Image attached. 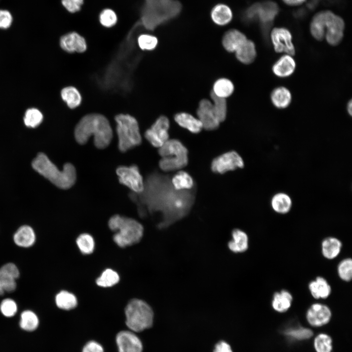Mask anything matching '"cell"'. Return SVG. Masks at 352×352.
<instances>
[{"mask_svg":"<svg viewBox=\"0 0 352 352\" xmlns=\"http://www.w3.org/2000/svg\"><path fill=\"white\" fill-rule=\"evenodd\" d=\"M116 341L119 352H142L141 341L133 332L128 330L119 332Z\"/></svg>","mask_w":352,"mask_h":352,"instance_id":"15","label":"cell"},{"mask_svg":"<svg viewBox=\"0 0 352 352\" xmlns=\"http://www.w3.org/2000/svg\"><path fill=\"white\" fill-rule=\"evenodd\" d=\"M93 137L95 146L100 149L107 147L113 136L112 130L108 119L99 113H90L83 116L74 129V137L78 143L85 144Z\"/></svg>","mask_w":352,"mask_h":352,"instance_id":"2","label":"cell"},{"mask_svg":"<svg viewBox=\"0 0 352 352\" xmlns=\"http://www.w3.org/2000/svg\"><path fill=\"white\" fill-rule=\"evenodd\" d=\"M270 99L273 105L277 108L284 109L288 107L291 102L290 91L285 87L275 88L271 92Z\"/></svg>","mask_w":352,"mask_h":352,"instance_id":"25","label":"cell"},{"mask_svg":"<svg viewBox=\"0 0 352 352\" xmlns=\"http://www.w3.org/2000/svg\"><path fill=\"white\" fill-rule=\"evenodd\" d=\"M99 22L105 27H111L117 23V15L111 9H105L99 15Z\"/></svg>","mask_w":352,"mask_h":352,"instance_id":"43","label":"cell"},{"mask_svg":"<svg viewBox=\"0 0 352 352\" xmlns=\"http://www.w3.org/2000/svg\"><path fill=\"white\" fill-rule=\"evenodd\" d=\"M4 293L5 292L0 284V296L3 295Z\"/></svg>","mask_w":352,"mask_h":352,"instance_id":"54","label":"cell"},{"mask_svg":"<svg viewBox=\"0 0 352 352\" xmlns=\"http://www.w3.org/2000/svg\"><path fill=\"white\" fill-rule=\"evenodd\" d=\"M270 39L275 51L293 56L295 49L290 31L285 27H275L270 33Z\"/></svg>","mask_w":352,"mask_h":352,"instance_id":"12","label":"cell"},{"mask_svg":"<svg viewBox=\"0 0 352 352\" xmlns=\"http://www.w3.org/2000/svg\"><path fill=\"white\" fill-rule=\"evenodd\" d=\"M0 284L4 292H12L17 287L16 280L2 273L0 270Z\"/></svg>","mask_w":352,"mask_h":352,"instance_id":"45","label":"cell"},{"mask_svg":"<svg viewBox=\"0 0 352 352\" xmlns=\"http://www.w3.org/2000/svg\"><path fill=\"white\" fill-rule=\"evenodd\" d=\"M80 251L84 254H90L94 250V241L92 237L87 233L82 234L76 240Z\"/></svg>","mask_w":352,"mask_h":352,"instance_id":"39","label":"cell"},{"mask_svg":"<svg viewBox=\"0 0 352 352\" xmlns=\"http://www.w3.org/2000/svg\"><path fill=\"white\" fill-rule=\"evenodd\" d=\"M214 352H232V351L227 343L221 341L216 345Z\"/></svg>","mask_w":352,"mask_h":352,"instance_id":"51","label":"cell"},{"mask_svg":"<svg viewBox=\"0 0 352 352\" xmlns=\"http://www.w3.org/2000/svg\"><path fill=\"white\" fill-rule=\"evenodd\" d=\"M331 342V339L329 335L321 333L315 338L314 347L317 352H330Z\"/></svg>","mask_w":352,"mask_h":352,"instance_id":"42","label":"cell"},{"mask_svg":"<svg viewBox=\"0 0 352 352\" xmlns=\"http://www.w3.org/2000/svg\"><path fill=\"white\" fill-rule=\"evenodd\" d=\"M60 45L63 50L68 53H83L87 48L85 38L75 32L62 36L60 40Z\"/></svg>","mask_w":352,"mask_h":352,"instance_id":"17","label":"cell"},{"mask_svg":"<svg viewBox=\"0 0 352 352\" xmlns=\"http://www.w3.org/2000/svg\"><path fill=\"white\" fill-rule=\"evenodd\" d=\"M172 185L177 191L189 190L194 185L192 176L185 171H180L175 174L172 178Z\"/></svg>","mask_w":352,"mask_h":352,"instance_id":"32","label":"cell"},{"mask_svg":"<svg viewBox=\"0 0 352 352\" xmlns=\"http://www.w3.org/2000/svg\"><path fill=\"white\" fill-rule=\"evenodd\" d=\"M344 29L343 19L330 10L317 13L310 24V31L313 37L318 41L325 38L331 45H336L341 42Z\"/></svg>","mask_w":352,"mask_h":352,"instance_id":"3","label":"cell"},{"mask_svg":"<svg viewBox=\"0 0 352 352\" xmlns=\"http://www.w3.org/2000/svg\"><path fill=\"white\" fill-rule=\"evenodd\" d=\"M286 4L290 6L299 5L304 3L307 0H282Z\"/></svg>","mask_w":352,"mask_h":352,"instance_id":"52","label":"cell"},{"mask_svg":"<svg viewBox=\"0 0 352 352\" xmlns=\"http://www.w3.org/2000/svg\"><path fill=\"white\" fill-rule=\"evenodd\" d=\"M82 352H104V349L98 343L94 341H91L85 345Z\"/></svg>","mask_w":352,"mask_h":352,"instance_id":"50","label":"cell"},{"mask_svg":"<svg viewBox=\"0 0 352 352\" xmlns=\"http://www.w3.org/2000/svg\"><path fill=\"white\" fill-rule=\"evenodd\" d=\"M279 12L277 4L271 1L255 3L250 6L246 12L249 19L258 17L264 23H269L274 20Z\"/></svg>","mask_w":352,"mask_h":352,"instance_id":"13","label":"cell"},{"mask_svg":"<svg viewBox=\"0 0 352 352\" xmlns=\"http://www.w3.org/2000/svg\"><path fill=\"white\" fill-rule=\"evenodd\" d=\"M109 228L115 232L113 241L121 247L130 246L138 242L143 235L142 225L136 220L115 215L108 222Z\"/></svg>","mask_w":352,"mask_h":352,"instance_id":"6","label":"cell"},{"mask_svg":"<svg viewBox=\"0 0 352 352\" xmlns=\"http://www.w3.org/2000/svg\"><path fill=\"white\" fill-rule=\"evenodd\" d=\"M210 97L214 113L220 123L225 120L227 115V105L226 99L216 96L212 91Z\"/></svg>","mask_w":352,"mask_h":352,"instance_id":"34","label":"cell"},{"mask_svg":"<svg viewBox=\"0 0 352 352\" xmlns=\"http://www.w3.org/2000/svg\"><path fill=\"white\" fill-rule=\"evenodd\" d=\"M17 310V305L15 301L12 299H5L0 303V310L1 313L6 317H10L14 316Z\"/></svg>","mask_w":352,"mask_h":352,"instance_id":"44","label":"cell"},{"mask_svg":"<svg viewBox=\"0 0 352 352\" xmlns=\"http://www.w3.org/2000/svg\"><path fill=\"white\" fill-rule=\"evenodd\" d=\"M234 90L233 83L228 79L221 78L215 82L212 91L216 96L226 99L233 93Z\"/></svg>","mask_w":352,"mask_h":352,"instance_id":"33","label":"cell"},{"mask_svg":"<svg viewBox=\"0 0 352 352\" xmlns=\"http://www.w3.org/2000/svg\"><path fill=\"white\" fill-rule=\"evenodd\" d=\"M296 68V63L292 56L285 54L273 64L272 70L280 78H286L291 75Z\"/></svg>","mask_w":352,"mask_h":352,"instance_id":"19","label":"cell"},{"mask_svg":"<svg viewBox=\"0 0 352 352\" xmlns=\"http://www.w3.org/2000/svg\"><path fill=\"white\" fill-rule=\"evenodd\" d=\"M286 334L298 339H305L310 338L313 334L312 331L308 329L300 328L290 330Z\"/></svg>","mask_w":352,"mask_h":352,"instance_id":"46","label":"cell"},{"mask_svg":"<svg viewBox=\"0 0 352 352\" xmlns=\"http://www.w3.org/2000/svg\"><path fill=\"white\" fill-rule=\"evenodd\" d=\"M32 166L36 171L59 188L69 189L76 181V169L71 163L65 164L63 169L60 170L44 153L38 154Z\"/></svg>","mask_w":352,"mask_h":352,"instance_id":"4","label":"cell"},{"mask_svg":"<svg viewBox=\"0 0 352 352\" xmlns=\"http://www.w3.org/2000/svg\"><path fill=\"white\" fill-rule=\"evenodd\" d=\"M271 205L274 211L284 214L290 211L292 206V200L286 194L279 193L272 197Z\"/></svg>","mask_w":352,"mask_h":352,"instance_id":"30","label":"cell"},{"mask_svg":"<svg viewBox=\"0 0 352 352\" xmlns=\"http://www.w3.org/2000/svg\"><path fill=\"white\" fill-rule=\"evenodd\" d=\"M347 110L348 113L351 116H352V100H350L348 102V103L347 106Z\"/></svg>","mask_w":352,"mask_h":352,"instance_id":"53","label":"cell"},{"mask_svg":"<svg viewBox=\"0 0 352 352\" xmlns=\"http://www.w3.org/2000/svg\"><path fill=\"white\" fill-rule=\"evenodd\" d=\"M116 173L119 182L130 189L134 193L139 194L144 191L145 182L136 165L119 166Z\"/></svg>","mask_w":352,"mask_h":352,"instance_id":"9","label":"cell"},{"mask_svg":"<svg viewBox=\"0 0 352 352\" xmlns=\"http://www.w3.org/2000/svg\"><path fill=\"white\" fill-rule=\"evenodd\" d=\"M39 320L37 315L33 311L26 310L21 314L20 325L26 331H33L38 327Z\"/></svg>","mask_w":352,"mask_h":352,"instance_id":"36","label":"cell"},{"mask_svg":"<svg viewBox=\"0 0 352 352\" xmlns=\"http://www.w3.org/2000/svg\"><path fill=\"white\" fill-rule=\"evenodd\" d=\"M0 271L4 275L16 280L20 277V271L18 267L12 263H8L0 268Z\"/></svg>","mask_w":352,"mask_h":352,"instance_id":"47","label":"cell"},{"mask_svg":"<svg viewBox=\"0 0 352 352\" xmlns=\"http://www.w3.org/2000/svg\"><path fill=\"white\" fill-rule=\"evenodd\" d=\"M174 119L179 126L192 133H198L203 129L199 119L187 112H181L176 114Z\"/></svg>","mask_w":352,"mask_h":352,"instance_id":"22","label":"cell"},{"mask_svg":"<svg viewBox=\"0 0 352 352\" xmlns=\"http://www.w3.org/2000/svg\"><path fill=\"white\" fill-rule=\"evenodd\" d=\"M137 44L142 50L151 51L156 47L158 44L157 38L148 34H142L137 38Z\"/></svg>","mask_w":352,"mask_h":352,"instance_id":"40","label":"cell"},{"mask_svg":"<svg viewBox=\"0 0 352 352\" xmlns=\"http://www.w3.org/2000/svg\"><path fill=\"white\" fill-rule=\"evenodd\" d=\"M293 301L291 293L286 290L275 292L272 300V306L274 310L279 312H284L290 307Z\"/></svg>","mask_w":352,"mask_h":352,"instance_id":"27","label":"cell"},{"mask_svg":"<svg viewBox=\"0 0 352 352\" xmlns=\"http://www.w3.org/2000/svg\"><path fill=\"white\" fill-rule=\"evenodd\" d=\"M13 241L18 246L28 248L36 241V235L33 228L28 225L20 227L13 236Z\"/></svg>","mask_w":352,"mask_h":352,"instance_id":"21","label":"cell"},{"mask_svg":"<svg viewBox=\"0 0 352 352\" xmlns=\"http://www.w3.org/2000/svg\"><path fill=\"white\" fill-rule=\"evenodd\" d=\"M119 280V276L116 271L111 269H107L97 279L96 282L100 286L108 287L115 285Z\"/></svg>","mask_w":352,"mask_h":352,"instance_id":"38","label":"cell"},{"mask_svg":"<svg viewBox=\"0 0 352 352\" xmlns=\"http://www.w3.org/2000/svg\"><path fill=\"white\" fill-rule=\"evenodd\" d=\"M308 288L311 295L316 299H326L331 293L330 284L325 278L320 276L311 281Z\"/></svg>","mask_w":352,"mask_h":352,"instance_id":"24","label":"cell"},{"mask_svg":"<svg viewBox=\"0 0 352 352\" xmlns=\"http://www.w3.org/2000/svg\"><path fill=\"white\" fill-rule=\"evenodd\" d=\"M247 40V37L243 33L238 30L233 29L225 33L222 44L226 51L235 52Z\"/></svg>","mask_w":352,"mask_h":352,"instance_id":"20","label":"cell"},{"mask_svg":"<svg viewBox=\"0 0 352 352\" xmlns=\"http://www.w3.org/2000/svg\"><path fill=\"white\" fill-rule=\"evenodd\" d=\"M62 100L70 109H75L81 103L82 96L78 90L72 86L66 87L61 91Z\"/></svg>","mask_w":352,"mask_h":352,"instance_id":"31","label":"cell"},{"mask_svg":"<svg viewBox=\"0 0 352 352\" xmlns=\"http://www.w3.org/2000/svg\"><path fill=\"white\" fill-rule=\"evenodd\" d=\"M244 164L242 157L235 151H230L215 158L211 163V170L222 174L238 168H242Z\"/></svg>","mask_w":352,"mask_h":352,"instance_id":"11","label":"cell"},{"mask_svg":"<svg viewBox=\"0 0 352 352\" xmlns=\"http://www.w3.org/2000/svg\"><path fill=\"white\" fill-rule=\"evenodd\" d=\"M197 114L203 129L212 131L219 127L220 123L214 113L211 101L206 99L201 100L199 103Z\"/></svg>","mask_w":352,"mask_h":352,"instance_id":"14","label":"cell"},{"mask_svg":"<svg viewBox=\"0 0 352 352\" xmlns=\"http://www.w3.org/2000/svg\"><path fill=\"white\" fill-rule=\"evenodd\" d=\"M162 157H170L187 159L188 150L183 144L177 139H168L158 149Z\"/></svg>","mask_w":352,"mask_h":352,"instance_id":"18","label":"cell"},{"mask_svg":"<svg viewBox=\"0 0 352 352\" xmlns=\"http://www.w3.org/2000/svg\"><path fill=\"white\" fill-rule=\"evenodd\" d=\"M84 3V0H62L63 6L70 13L79 11Z\"/></svg>","mask_w":352,"mask_h":352,"instance_id":"48","label":"cell"},{"mask_svg":"<svg viewBox=\"0 0 352 352\" xmlns=\"http://www.w3.org/2000/svg\"><path fill=\"white\" fill-rule=\"evenodd\" d=\"M170 121L164 115L159 116L144 133L146 139L154 147L160 148L169 139Z\"/></svg>","mask_w":352,"mask_h":352,"instance_id":"10","label":"cell"},{"mask_svg":"<svg viewBox=\"0 0 352 352\" xmlns=\"http://www.w3.org/2000/svg\"><path fill=\"white\" fill-rule=\"evenodd\" d=\"M237 59L242 63L250 64L255 60L257 53L255 44L247 40L235 52Z\"/></svg>","mask_w":352,"mask_h":352,"instance_id":"26","label":"cell"},{"mask_svg":"<svg viewBox=\"0 0 352 352\" xmlns=\"http://www.w3.org/2000/svg\"><path fill=\"white\" fill-rule=\"evenodd\" d=\"M181 10L176 0H145L143 10L142 24L153 30L177 16Z\"/></svg>","mask_w":352,"mask_h":352,"instance_id":"5","label":"cell"},{"mask_svg":"<svg viewBox=\"0 0 352 352\" xmlns=\"http://www.w3.org/2000/svg\"><path fill=\"white\" fill-rule=\"evenodd\" d=\"M116 131L118 136V148L122 153L139 145L142 137L137 121L128 114H119L115 116Z\"/></svg>","mask_w":352,"mask_h":352,"instance_id":"7","label":"cell"},{"mask_svg":"<svg viewBox=\"0 0 352 352\" xmlns=\"http://www.w3.org/2000/svg\"><path fill=\"white\" fill-rule=\"evenodd\" d=\"M331 316L330 308L321 303L312 304L308 309L306 315L308 322L314 327H320L327 324Z\"/></svg>","mask_w":352,"mask_h":352,"instance_id":"16","label":"cell"},{"mask_svg":"<svg viewBox=\"0 0 352 352\" xmlns=\"http://www.w3.org/2000/svg\"><path fill=\"white\" fill-rule=\"evenodd\" d=\"M188 190L177 191L172 185L167 193L158 192L145 183L144 191L140 194L145 196L149 211L161 212L162 220L158 223L159 229L168 227L181 219L189 212L193 195Z\"/></svg>","mask_w":352,"mask_h":352,"instance_id":"1","label":"cell"},{"mask_svg":"<svg viewBox=\"0 0 352 352\" xmlns=\"http://www.w3.org/2000/svg\"><path fill=\"white\" fill-rule=\"evenodd\" d=\"M337 272L339 277L343 281H350L352 277V260L346 258L338 265Z\"/></svg>","mask_w":352,"mask_h":352,"instance_id":"41","label":"cell"},{"mask_svg":"<svg viewBox=\"0 0 352 352\" xmlns=\"http://www.w3.org/2000/svg\"><path fill=\"white\" fill-rule=\"evenodd\" d=\"M43 119V114L39 109L31 108L25 111L23 116V122L26 127L35 128L41 124Z\"/></svg>","mask_w":352,"mask_h":352,"instance_id":"37","label":"cell"},{"mask_svg":"<svg viewBox=\"0 0 352 352\" xmlns=\"http://www.w3.org/2000/svg\"><path fill=\"white\" fill-rule=\"evenodd\" d=\"M342 248V242L334 237H328L322 242L323 255L328 259H333L340 253Z\"/></svg>","mask_w":352,"mask_h":352,"instance_id":"29","label":"cell"},{"mask_svg":"<svg viewBox=\"0 0 352 352\" xmlns=\"http://www.w3.org/2000/svg\"><path fill=\"white\" fill-rule=\"evenodd\" d=\"M232 240L227 246L229 249L233 253H242L248 247V237L247 234L240 229H235L231 233Z\"/></svg>","mask_w":352,"mask_h":352,"instance_id":"23","label":"cell"},{"mask_svg":"<svg viewBox=\"0 0 352 352\" xmlns=\"http://www.w3.org/2000/svg\"><path fill=\"white\" fill-rule=\"evenodd\" d=\"M12 16L8 11L0 10V28H9L12 24Z\"/></svg>","mask_w":352,"mask_h":352,"instance_id":"49","label":"cell"},{"mask_svg":"<svg viewBox=\"0 0 352 352\" xmlns=\"http://www.w3.org/2000/svg\"><path fill=\"white\" fill-rule=\"evenodd\" d=\"M55 303L59 308L70 310L76 307L77 300L73 294L67 291L62 290L56 295Z\"/></svg>","mask_w":352,"mask_h":352,"instance_id":"35","label":"cell"},{"mask_svg":"<svg viewBox=\"0 0 352 352\" xmlns=\"http://www.w3.org/2000/svg\"><path fill=\"white\" fill-rule=\"evenodd\" d=\"M125 315L126 325L133 331H141L153 325V311L146 302L141 300H131L125 308Z\"/></svg>","mask_w":352,"mask_h":352,"instance_id":"8","label":"cell"},{"mask_svg":"<svg viewBox=\"0 0 352 352\" xmlns=\"http://www.w3.org/2000/svg\"><path fill=\"white\" fill-rule=\"evenodd\" d=\"M211 16L214 23L219 25H224L231 21L233 15L231 10L228 6L219 4L212 9Z\"/></svg>","mask_w":352,"mask_h":352,"instance_id":"28","label":"cell"}]
</instances>
